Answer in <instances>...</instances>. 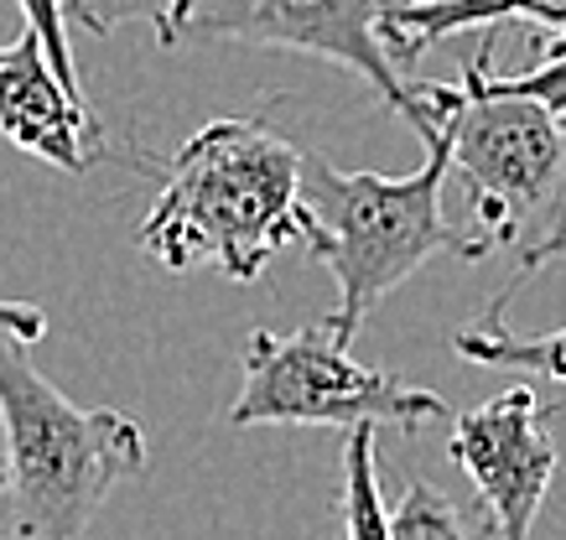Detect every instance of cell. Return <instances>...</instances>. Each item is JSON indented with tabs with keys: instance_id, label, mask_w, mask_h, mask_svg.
<instances>
[{
	"instance_id": "obj_13",
	"label": "cell",
	"mask_w": 566,
	"mask_h": 540,
	"mask_svg": "<svg viewBox=\"0 0 566 540\" xmlns=\"http://www.w3.org/2000/svg\"><path fill=\"white\" fill-rule=\"evenodd\" d=\"M177 6L182 0H78L69 17H78L94 36H109L125 21H146L161 47H177Z\"/></svg>"
},
{
	"instance_id": "obj_6",
	"label": "cell",
	"mask_w": 566,
	"mask_h": 540,
	"mask_svg": "<svg viewBox=\"0 0 566 540\" xmlns=\"http://www.w3.org/2000/svg\"><path fill=\"white\" fill-rule=\"evenodd\" d=\"M395 0H182L177 6V42H250V47H286L323 63H338L375 88L379 99L411 125L416 84L385 53V11Z\"/></svg>"
},
{
	"instance_id": "obj_1",
	"label": "cell",
	"mask_w": 566,
	"mask_h": 540,
	"mask_svg": "<svg viewBox=\"0 0 566 540\" xmlns=\"http://www.w3.org/2000/svg\"><path fill=\"white\" fill-rule=\"evenodd\" d=\"M437 120L452 146L447 177L463 182L468 240L479 261L510 255L520 286L566 255V136L541 105L489 84V47L468 57L458 84H416V120Z\"/></svg>"
},
{
	"instance_id": "obj_4",
	"label": "cell",
	"mask_w": 566,
	"mask_h": 540,
	"mask_svg": "<svg viewBox=\"0 0 566 540\" xmlns=\"http://www.w3.org/2000/svg\"><path fill=\"white\" fill-rule=\"evenodd\" d=\"M0 432L21 540H84L104 499L146 473L136 421L109 405H73L11 332H0Z\"/></svg>"
},
{
	"instance_id": "obj_8",
	"label": "cell",
	"mask_w": 566,
	"mask_h": 540,
	"mask_svg": "<svg viewBox=\"0 0 566 540\" xmlns=\"http://www.w3.org/2000/svg\"><path fill=\"white\" fill-rule=\"evenodd\" d=\"M0 136L21 146L27 157L52 161L57 172H88V140H94V115L84 94L57 84L48 68V53L36 32L21 27L17 42H0Z\"/></svg>"
},
{
	"instance_id": "obj_16",
	"label": "cell",
	"mask_w": 566,
	"mask_h": 540,
	"mask_svg": "<svg viewBox=\"0 0 566 540\" xmlns=\"http://www.w3.org/2000/svg\"><path fill=\"white\" fill-rule=\"evenodd\" d=\"M0 332H11L21 343H36L48 332V313L32 301H0Z\"/></svg>"
},
{
	"instance_id": "obj_15",
	"label": "cell",
	"mask_w": 566,
	"mask_h": 540,
	"mask_svg": "<svg viewBox=\"0 0 566 540\" xmlns=\"http://www.w3.org/2000/svg\"><path fill=\"white\" fill-rule=\"evenodd\" d=\"M489 84H494L499 94H515V99H531V105H541L551 120L562 125V136H566V53L541 57L531 73H510V78L489 73Z\"/></svg>"
},
{
	"instance_id": "obj_7",
	"label": "cell",
	"mask_w": 566,
	"mask_h": 540,
	"mask_svg": "<svg viewBox=\"0 0 566 540\" xmlns=\"http://www.w3.org/2000/svg\"><path fill=\"white\" fill-rule=\"evenodd\" d=\"M447 453L468 473L494 540H531L535 515L556 478V442L531 384L499 390L494 401L452 416Z\"/></svg>"
},
{
	"instance_id": "obj_9",
	"label": "cell",
	"mask_w": 566,
	"mask_h": 540,
	"mask_svg": "<svg viewBox=\"0 0 566 540\" xmlns=\"http://www.w3.org/2000/svg\"><path fill=\"white\" fill-rule=\"evenodd\" d=\"M494 21H531L556 42H546L535 57L566 53V0H395L385 11V53L390 63H416V57L447 42L468 27H494Z\"/></svg>"
},
{
	"instance_id": "obj_11",
	"label": "cell",
	"mask_w": 566,
	"mask_h": 540,
	"mask_svg": "<svg viewBox=\"0 0 566 540\" xmlns=\"http://www.w3.org/2000/svg\"><path fill=\"white\" fill-rule=\"evenodd\" d=\"M375 426L348 432L344 442V530L348 540H390V509L379 494Z\"/></svg>"
},
{
	"instance_id": "obj_10",
	"label": "cell",
	"mask_w": 566,
	"mask_h": 540,
	"mask_svg": "<svg viewBox=\"0 0 566 540\" xmlns=\"http://www.w3.org/2000/svg\"><path fill=\"white\" fill-rule=\"evenodd\" d=\"M515 297H499L494 307H483L473 322L452 332V349L463 353L468 364H489V369H520V374H546V380L566 384V328L541 332V338H520L510 332L504 313Z\"/></svg>"
},
{
	"instance_id": "obj_12",
	"label": "cell",
	"mask_w": 566,
	"mask_h": 540,
	"mask_svg": "<svg viewBox=\"0 0 566 540\" xmlns=\"http://www.w3.org/2000/svg\"><path fill=\"white\" fill-rule=\"evenodd\" d=\"M390 540H468V530L442 488L427 478H406V494L390 509Z\"/></svg>"
},
{
	"instance_id": "obj_2",
	"label": "cell",
	"mask_w": 566,
	"mask_h": 540,
	"mask_svg": "<svg viewBox=\"0 0 566 540\" xmlns=\"http://www.w3.org/2000/svg\"><path fill=\"white\" fill-rule=\"evenodd\" d=\"M286 244H302V151L260 120L192 130L140 224V250L167 271L250 286Z\"/></svg>"
},
{
	"instance_id": "obj_14",
	"label": "cell",
	"mask_w": 566,
	"mask_h": 540,
	"mask_svg": "<svg viewBox=\"0 0 566 540\" xmlns=\"http://www.w3.org/2000/svg\"><path fill=\"white\" fill-rule=\"evenodd\" d=\"M27 32H36L48 68L57 73V84L78 94V68H73V42H69V0H17Z\"/></svg>"
},
{
	"instance_id": "obj_17",
	"label": "cell",
	"mask_w": 566,
	"mask_h": 540,
	"mask_svg": "<svg viewBox=\"0 0 566 540\" xmlns=\"http://www.w3.org/2000/svg\"><path fill=\"white\" fill-rule=\"evenodd\" d=\"M6 488H11V478H6V457H0V499H6Z\"/></svg>"
},
{
	"instance_id": "obj_5",
	"label": "cell",
	"mask_w": 566,
	"mask_h": 540,
	"mask_svg": "<svg viewBox=\"0 0 566 540\" xmlns=\"http://www.w3.org/2000/svg\"><path fill=\"white\" fill-rule=\"evenodd\" d=\"M452 416L437 390L395 380L390 369L359 364L333 322L296 332L255 328L244 338V380L229 405V426H400L421 432Z\"/></svg>"
},
{
	"instance_id": "obj_3",
	"label": "cell",
	"mask_w": 566,
	"mask_h": 540,
	"mask_svg": "<svg viewBox=\"0 0 566 540\" xmlns=\"http://www.w3.org/2000/svg\"><path fill=\"white\" fill-rule=\"evenodd\" d=\"M416 136L427 146V161L406 177L344 172L323 157H302V244L338 280V313H327V322L344 343L359 338L369 313L400 280L431 261H479L468 229L447 224L442 213V182L452 167L447 130L421 120Z\"/></svg>"
}]
</instances>
